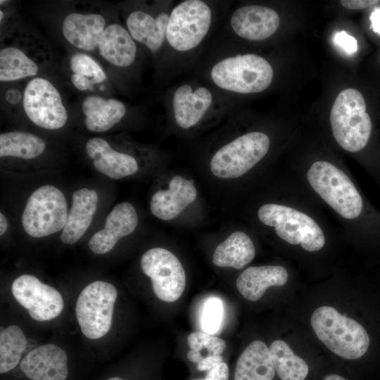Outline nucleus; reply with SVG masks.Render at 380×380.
I'll return each mask as SVG.
<instances>
[{"label": "nucleus", "mask_w": 380, "mask_h": 380, "mask_svg": "<svg viewBox=\"0 0 380 380\" xmlns=\"http://www.w3.org/2000/svg\"><path fill=\"white\" fill-rule=\"evenodd\" d=\"M379 1L378 0H343L340 2L346 8L363 9L370 7Z\"/></svg>", "instance_id": "e433bc0d"}, {"label": "nucleus", "mask_w": 380, "mask_h": 380, "mask_svg": "<svg viewBox=\"0 0 380 380\" xmlns=\"http://www.w3.org/2000/svg\"><path fill=\"white\" fill-rule=\"evenodd\" d=\"M137 224L134 207L128 202L118 203L108 215L104 228L89 239L90 250L99 255L110 251L121 238L134 231Z\"/></svg>", "instance_id": "dca6fc26"}, {"label": "nucleus", "mask_w": 380, "mask_h": 380, "mask_svg": "<svg viewBox=\"0 0 380 380\" xmlns=\"http://www.w3.org/2000/svg\"><path fill=\"white\" fill-rule=\"evenodd\" d=\"M197 196L194 180L181 176L172 177L167 190L156 192L151 200L152 214L163 220H170L178 216Z\"/></svg>", "instance_id": "f3484780"}, {"label": "nucleus", "mask_w": 380, "mask_h": 380, "mask_svg": "<svg viewBox=\"0 0 380 380\" xmlns=\"http://www.w3.org/2000/svg\"><path fill=\"white\" fill-rule=\"evenodd\" d=\"M11 291L18 303L37 321L53 319L64 308L61 293L31 274L17 277L12 283Z\"/></svg>", "instance_id": "f8f14e48"}, {"label": "nucleus", "mask_w": 380, "mask_h": 380, "mask_svg": "<svg viewBox=\"0 0 380 380\" xmlns=\"http://www.w3.org/2000/svg\"><path fill=\"white\" fill-rule=\"evenodd\" d=\"M273 76L271 64L255 53L225 57L216 62L210 70L215 86L227 92L243 94L265 91L272 83Z\"/></svg>", "instance_id": "f03ea898"}, {"label": "nucleus", "mask_w": 380, "mask_h": 380, "mask_svg": "<svg viewBox=\"0 0 380 380\" xmlns=\"http://www.w3.org/2000/svg\"><path fill=\"white\" fill-rule=\"evenodd\" d=\"M98 194L94 189H80L72 197V205L60 240L65 244L76 243L89 227L96 210Z\"/></svg>", "instance_id": "412c9836"}, {"label": "nucleus", "mask_w": 380, "mask_h": 380, "mask_svg": "<svg viewBox=\"0 0 380 380\" xmlns=\"http://www.w3.org/2000/svg\"><path fill=\"white\" fill-rule=\"evenodd\" d=\"M258 217L262 224L274 227L281 239L293 245L300 243L305 251H319L325 243L324 234L318 224L291 207L267 203L259 208Z\"/></svg>", "instance_id": "423d86ee"}, {"label": "nucleus", "mask_w": 380, "mask_h": 380, "mask_svg": "<svg viewBox=\"0 0 380 380\" xmlns=\"http://www.w3.org/2000/svg\"><path fill=\"white\" fill-rule=\"evenodd\" d=\"M370 20L373 31L380 35V8H376L372 13Z\"/></svg>", "instance_id": "4c0bfd02"}, {"label": "nucleus", "mask_w": 380, "mask_h": 380, "mask_svg": "<svg viewBox=\"0 0 380 380\" xmlns=\"http://www.w3.org/2000/svg\"><path fill=\"white\" fill-rule=\"evenodd\" d=\"M142 272L151 280L155 295L164 302L178 300L186 286V274L179 259L163 248H153L141 257Z\"/></svg>", "instance_id": "9d476101"}, {"label": "nucleus", "mask_w": 380, "mask_h": 380, "mask_svg": "<svg viewBox=\"0 0 380 380\" xmlns=\"http://www.w3.org/2000/svg\"><path fill=\"white\" fill-rule=\"evenodd\" d=\"M64 194L52 185L39 187L30 196L22 215L25 232L34 238L44 237L63 229L68 217Z\"/></svg>", "instance_id": "0eeeda50"}, {"label": "nucleus", "mask_w": 380, "mask_h": 380, "mask_svg": "<svg viewBox=\"0 0 380 380\" xmlns=\"http://www.w3.org/2000/svg\"><path fill=\"white\" fill-rule=\"evenodd\" d=\"M255 255L251 239L244 232L236 231L216 247L213 262L218 267L239 270L250 263Z\"/></svg>", "instance_id": "a878e982"}, {"label": "nucleus", "mask_w": 380, "mask_h": 380, "mask_svg": "<svg viewBox=\"0 0 380 380\" xmlns=\"http://www.w3.org/2000/svg\"><path fill=\"white\" fill-rule=\"evenodd\" d=\"M223 362L222 355H207L197 364V369L199 371H210L216 366Z\"/></svg>", "instance_id": "c9c22d12"}, {"label": "nucleus", "mask_w": 380, "mask_h": 380, "mask_svg": "<svg viewBox=\"0 0 380 380\" xmlns=\"http://www.w3.org/2000/svg\"><path fill=\"white\" fill-rule=\"evenodd\" d=\"M107 380H124V379H121L120 377L114 376V377L109 378Z\"/></svg>", "instance_id": "79ce46f5"}, {"label": "nucleus", "mask_w": 380, "mask_h": 380, "mask_svg": "<svg viewBox=\"0 0 380 380\" xmlns=\"http://www.w3.org/2000/svg\"><path fill=\"white\" fill-rule=\"evenodd\" d=\"M106 28L105 18L98 13H71L63 21L62 32L73 46L84 51L98 47Z\"/></svg>", "instance_id": "aec40b11"}, {"label": "nucleus", "mask_w": 380, "mask_h": 380, "mask_svg": "<svg viewBox=\"0 0 380 380\" xmlns=\"http://www.w3.org/2000/svg\"><path fill=\"white\" fill-rule=\"evenodd\" d=\"M323 380H346L342 376L337 374H329L326 376Z\"/></svg>", "instance_id": "a19ab883"}, {"label": "nucleus", "mask_w": 380, "mask_h": 380, "mask_svg": "<svg viewBox=\"0 0 380 380\" xmlns=\"http://www.w3.org/2000/svg\"><path fill=\"white\" fill-rule=\"evenodd\" d=\"M82 111L85 126L89 131L103 132L121 121L127 108L124 103L116 99L90 95L83 100Z\"/></svg>", "instance_id": "5701e85b"}, {"label": "nucleus", "mask_w": 380, "mask_h": 380, "mask_svg": "<svg viewBox=\"0 0 380 380\" xmlns=\"http://www.w3.org/2000/svg\"><path fill=\"white\" fill-rule=\"evenodd\" d=\"M97 48L106 61L121 68L131 65L137 52L136 42L128 30L118 23L106 27Z\"/></svg>", "instance_id": "4be33fe9"}, {"label": "nucleus", "mask_w": 380, "mask_h": 380, "mask_svg": "<svg viewBox=\"0 0 380 380\" xmlns=\"http://www.w3.org/2000/svg\"><path fill=\"white\" fill-rule=\"evenodd\" d=\"M46 143L40 137L25 132H9L0 134V156L33 159L45 150Z\"/></svg>", "instance_id": "bb28decb"}, {"label": "nucleus", "mask_w": 380, "mask_h": 380, "mask_svg": "<svg viewBox=\"0 0 380 380\" xmlns=\"http://www.w3.org/2000/svg\"><path fill=\"white\" fill-rule=\"evenodd\" d=\"M228 378L229 367L227 363L223 362L208 371L205 379L193 380H228Z\"/></svg>", "instance_id": "f704fd0d"}, {"label": "nucleus", "mask_w": 380, "mask_h": 380, "mask_svg": "<svg viewBox=\"0 0 380 380\" xmlns=\"http://www.w3.org/2000/svg\"><path fill=\"white\" fill-rule=\"evenodd\" d=\"M288 272L281 265L250 267L243 270L236 281L239 292L247 300L256 301L270 286L284 285Z\"/></svg>", "instance_id": "b1692460"}, {"label": "nucleus", "mask_w": 380, "mask_h": 380, "mask_svg": "<svg viewBox=\"0 0 380 380\" xmlns=\"http://www.w3.org/2000/svg\"><path fill=\"white\" fill-rule=\"evenodd\" d=\"M214 103L213 93L207 87L182 84L175 89L172 96L175 121L184 129L194 127L212 110Z\"/></svg>", "instance_id": "ddd939ff"}, {"label": "nucleus", "mask_w": 380, "mask_h": 380, "mask_svg": "<svg viewBox=\"0 0 380 380\" xmlns=\"http://www.w3.org/2000/svg\"><path fill=\"white\" fill-rule=\"evenodd\" d=\"M332 133L336 142L349 152H357L367 144L372 129L371 118L366 112L362 94L348 88L336 98L330 113Z\"/></svg>", "instance_id": "7ed1b4c3"}, {"label": "nucleus", "mask_w": 380, "mask_h": 380, "mask_svg": "<svg viewBox=\"0 0 380 380\" xmlns=\"http://www.w3.org/2000/svg\"><path fill=\"white\" fill-rule=\"evenodd\" d=\"M8 228V222L2 213H0V235H3Z\"/></svg>", "instance_id": "ea45409f"}, {"label": "nucleus", "mask_w": 380, "mask_h": 380, "mask_svg": "<svg viewBox=\"0 0 380 380\" xmlns=\"http://www.w3.org/2000/svg\"><path fill=\"white\" fill-rule=\"evenodd\" d=\"M191 350L200 352L203 348L208 350V355H221L225 348V341L213 334L204 331H194L187 338Z\"/></svg>", "instance_id": "473e14b6"}, {"label": "nucleus", "mask_w": 380, "mask_h": 380, "mask_svg": "<svg viewBox=\"0 0 380 380\" xmlns=\"http://www.w3.org/2000/svg\"><path fill=\"white\" fill-rule=\"evenodd\" d=\"M86 151L93 160L95 169L111 179H119L139 170L137 161L133 156L115 151L102 138L90 139L86 144Z\"/></svg>", "instance_id": "a211bd4d"}, {"label": "nucleus", "mask_w": 380, "mask_h": 380, "mask_svg": "<svg viewBox=\"0 0 380 380\" xmlns=\"http://www.w3.org/2000/svg\"><path fill=\"white\" fill-rule=\"evenodd\" d=\"M270 141L260 132L244 134L220 148L213 156L210 167L220 178H237L255 166L268 152Z\"/></svg>", "instance_id": "6e6552de"}, {"label": "nucleus", "mask_w": 380, "mask_h": 380, "mask_svg": "<svg viewBox=\"0 0 380 380\" xmlns=\"http://www.w3.org/2000/svg\"><path fill=\"white\" fill-rule=\"evenodd\" d=\"M307 178L315 191L341 217L351 220L360 215L362 199L350 179L337 167L327 161H316Z\"/></svg>", "instance_id": "20e7f679"}, {"label": "nucleus", "mask_w": 380, "mask_h": 380, "mask_svg": "<svg viewBox=\"0 0 380 380\" xmlns=\"http://www.w3.org/2000/svg\"><path fill=\"white\" fill-rule=\"evenodd\" d=\"M27 347V339L17 325H11L0 334V373H6L20 362Z\"/></svg>", "instance_id": "7c9ffc66"}, {"label": "nucleus", "mask_w": 380, "mask_h": 380, "mask_svg": "<svg viewBox=\"0 0 380 380\" xmlns=\"http://www.w3.org/2000/svg\"><path fill=\"white\" fill-rule=\"evenodd\" d=\"M20 367L32 380H66L68 374L67 355L54 344L32 350L20 361Z\"/></svg>", "instance_id": "2eb2a0df"}, {"label": "nucleus", "mask_w": 380, "mask_h": 380, "mask_svg": "<svg viewBox=\"0 0 380 380\" xmlns=\"http://www.w3.org/2000/svg\"><path fill=\"white\" fill-rule=\"evenodd\" d=\"M186 356L189 361H191L193 363H196V364H198L203 357L200 352L195 351L193 350H190L187 353Z\"/></svg>", "instance_id": "58836bf2"}, {"label": "nucleus", "mask_w": 380, "mask_h": 380, "mask_svg": "<svg viewBox=\"0 0 380 380\" xmlns=\"http://www.w3.org/2000/svg\"><path fill=\"white\" fill-rule=\"evenodd\" d=\"M275 372L281 380H304L308 374L306 362L296 355L282 340H276L270 346Z\"/></svg>", "instance_id": "cd10ccee"}, {"label": "nucleus", "mask_w": 380, "mask_h": 380, "mask_svg": "<svg viewBox=\"0 0 380 380\" xmlns=\"http://www.w3.org/2000/svg\"><path fill=\"white\" fill-rule=\"evenodd\" d=\"M37 63L20 49L7 46L0 50V81L13 82L38 74Z\"/></svg>", "instance_id": "c85d7f7f"}, {"label": "nucleus", "mask_w": 380, "mask_h": 380, "mask_svg": "<svg viewBox=\"0 0 380 380\" xmlns=\"http://www.w3.org/2000/svg\"><path fill=\"white\" fill-rule=\"evenodd\" d=\"M310 323L318 338L338 356L355 360L367 351L370 340L365 328L332 307L322 306L316 309Z\"/></svg>", "instance_id": "f257e3e1"}, {"label": "nucleus", "mask_w": 380, "mask_h": 380, "mask_svg": "<svg viewBox=\"0 0 380 380\" xmlns=\"http://www.w3.org/2000/svg\"><path fill=\"white\" fill-rule=\"evenodd\" d=\"M334 41L349 53H355L357 49V42L356 39L343 30L336 34Z\"/></svg>", "instance_id": "72a5a7b5"}, {"label": "nucleus", "mask_w": 380, "mask_h": 380, "mask_svg": "<svg viewBox=\"0 0 380 380\" xmlns=\"http://www.w3.org/2000/svg\"><path fill=\"white\" fill-rule=\"evenodd\" d=\"M69 67L71 82L80 91H92L96 84L107 79L101 66L85 53L72 54L69 59Z\"/></svg>", "instance_id": "c756f323"}, {"label": "nucleus", "mask_w": 380, "mask_h": 380, "mask_svg": "<svg viewBox=\"0 0 380 380\" xmlns=\"http://www.w3.org/2000/svg\"><path fill=\"white\" fill-rule=\"evenodd\" d=\"M118 292L106 281H95L80 292L75 306L82 334L89 339L105 336L110 329Z\"/></svg>", "instance_id": "1a4fd4ad"}, {"label": "nucleus", "mask_w": 380, "mask_h": 380, "mask_svg": "<svg viewBox=\"0 0 380 380\" xmlns=\"http://www.w3.org/2000/svg\"><path fill=\"white\" fill-rule=\"evenodd\" d=\"M170 12L160 11L153 15L141 10L133 11L127 17V30L135 42L155 53L166 42Z\"/></svg>", "instance_id": "6ab92c4d"}, {"label": "nucleus", "mask_w": 380, "mask_h": 380, "mask_svg": "<svg viewBox=\"0 0 380 380\" xmlns=\"http://www.w3.org/2000/svg\"><path fill=\"white\" fill-rule=\"evenodd\" d=\"M274 374L270 348L264 342L254 341L239 356L234 380H272Z\"/></svg>", "instance_id": "393cba45"}, {"label": "nucleus", "mask_w": 380, "mask_h": 380, "mask_svg": "<svg viewBox=\"0 0 380 380\" xmlns=\"http://www.w3.org/2000/svg\"><path fill=\"white\" fill-rule=\"evenodd\" d=\"M224 316L223 303L217 297L209 298L204 303L201 315V326L203 331L214 334L222 326Z\"/></svg>", "instance_id": "2f4dec72"}, {"label": "nucleus", "mask_w": 380, "mask_h": 380, "mask_svg": "<svg viewBox=\"0 0 380 380\" xmlns=\"http://www.w3.org/2000/svg\"><path fill=\"white\" fill-rule=\"evenodd\" d=\"M213 22V11L202 0H185L170 12L166 42L175 51L186 53L197 48L208 34Z\"/></svg>", "instance_id": "39448f33"}, {"label": "nucleus", "mask_w": 380, "mask_h": 380, "mask_svg": "<svg viewBox=\"0 0 380 380\" xmlns=\"http://www.w3.org/2000/svg\"><path fill=\"white\" fill-rule=\"evenodd\" d=\"M0 16H1L0 20H2L4 18V13L2 10L0 11Z\"/></svg>", "instance_id": "37998d69"}, {"label": "nucleus", "mask_w": 380, "mask_h": 380, "mask_svg": "<svg viewBox=\"0 0 380 380\" xmlns=\"http://www.w3.org/2000/svg\"><path fill=\"white\" fill-rule=\"evenodd\" d=\"M280 24L278 13L272 8L247 5L236 8L232 14L229 25L238 37L250 41H261L271 37Z\"/></svg>", "instance_id": "4468645a"}, {"label": "nucleus", "mask_w": 380, "mask_h": 380, "mask_svg": "<svg viewBox=\"0 0 380 380\" xmlns=\"http://www.w3.org/2000/svg\"><path fill=\"white\" fill-rule=\"evenodd\" d=\"M23 106L30 121L46 129H60L68 120V113L59 91L44 77H34L27 84Z\"/></svg>", "instance_id": "9b49d317"}]
</instances>
